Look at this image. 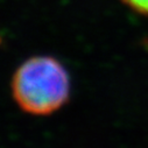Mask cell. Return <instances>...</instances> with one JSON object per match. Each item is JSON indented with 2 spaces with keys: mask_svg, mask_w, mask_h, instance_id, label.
Wrapping results in <instances>:
<instances>
[{
  "mask_svg": "<svg viewBox=\"0 0 148 148\" xmlns=\"http://www.w3.org/2000/svg\"><path fill=\"white\" fill-rule=\"evenodd\" d=\"M12 92L25 112L48 116L68 100L69 75L63 65L53 57H33L15 71Z\"/></svg>",
  "mask_w": 148,
  "mask_h": 148,
  "instance_id": "cell-1",
  "label": "cell"
},
{
  "mask_svg": "<svg viewBox=\"0 0 148 148\" xmlns=\"http://www.w3.org/2000/svg\"><path fill=\"white\" fill-rule=\"evenodd\" d=\"M123 3L136 12L148 15V0H123Z\"/></svg>",
  "mask_w": 148,
  "mask_h": 148,
  "instance_id": "cell-2",
  "label": "cell"
}]
</instances>
